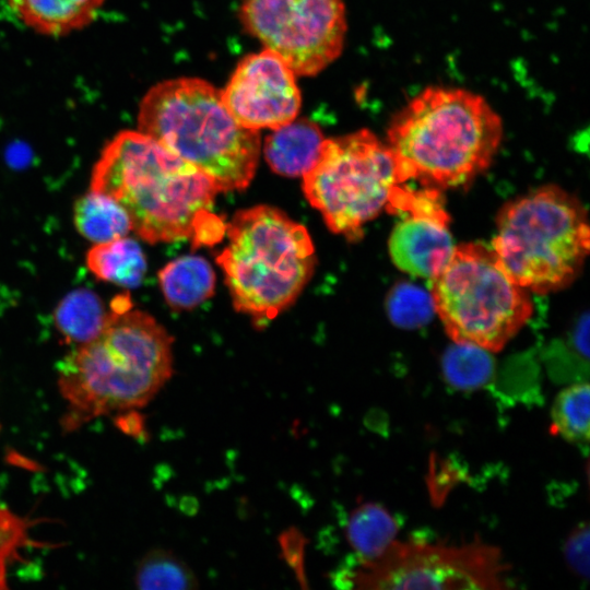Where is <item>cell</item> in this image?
<instances>
[{
    "instance_id": "obj_15",
    "label": "cell",
    "mask_w": 590,
    "mask_h": 590,
    "mask_svg": "<svg viewBox=\"0 0 590 590\" xmlns=\"http://www.w3.org/2000/svg\"><path fill=\"white\" fill-rule=\"evenodd\" d=\"M158 282L172 309L191 310L213 295L215 273L204 258L184 256L160 270Z\"/></svg>"
},
{
    "instance_id": "obj_8",
    "label": "cell",
    "mask_w": 590,
    "mask_h": 590,
    "mask_svg": "<svg viewBox=\"0 0 590 590\" xmlns=\"http://www.w3.org/2000/svg\"><path fill=\"white\" fill-rule=\"evenodd\" d=\"M399 182L394 157L374 132L324 139L312 167L303 175V190L329 229L358 240L363 226L387 209Z\"/></svg>"
},
{
    "instance_id": "obj_14",
    "label": "cell",
    "mask_w": 590,
    "mask_h": 590,
    "mask_svg": "<svg viewBox=\"0 0 590 590\" xmlns=\"http://www.w3.org/2000/svg\"><path fill=\"white\" fill-rule=\"evenodd\" d=\"M323 141V133L317 123L306 118H295L273 129L266 138L264 158L279 175L303 176L315 164Z\"/></svg>"
},
{
    "instance_id": "obj_19",
    "label": "cell",
    "mask_w": 590,
    "mask_h": 590,
    "mask_svg": "<svg viewBox=\"0 0 590 590\" xmlns=\"http://www.w3.org/2000/svg\"><path fill=\"white\" fill-rule=\"evenodd\" d=\"M73 222L76 231L94 244L127 236L132 229L128 213L116 200L92 190L74 202Z\"/></svg>"
},
{
    "instance_id": "obj_16",
    "label": "cell",
    "mask_w": 590,
    "mask_h": 590,
    "mask_svg": "<svg viewBox=\"0 0 590 590\" xmlns=\"http://www.w3.org/2000/svg\"><path fill=\"white\" fill-rule=\"evenodd\" d=\"M86 266L98 280L126 288L139 286L146 272L140 245L127 236L95 244L86 253Z\"/></svg>"
},
{
    "instance_id": "obj_22",
    "label": "cell",
    "mask_w": 590,
    "mask_h": 590,
    "mask_svg": "<svg viewBox=\"0 0 590 590\" xmlns=\"http://www.w3.org/2000/svg\"><path fill=\"white\" fill-rule=\"evenodd\" d=\"M494 362L488 351L472 344L455 343L444 355L447 382L461 390L476 389L491 377Z\"/></svg>"
},
{
    "instance_id": "obj_25",
    "label": "cell",
    "mask_w": 590,
    "mask_h": 590,
    "mask_svg": "<svg viewBox=\"0 0 590 590\" xmlns=\"http://www.w3.org/2000/svg\"><path fill=\"white\" fill-rule=\"evenodd\" d=\"M565 558L573 571L580 577L589 576V526L581 523L573 530L565 542Z\"/></svg>"
},
{
    "instance_id": "obj_20",
    "label": "cell",
    "mask_w": 590,
    "mask_h": 590,
    "mask_svg": "<svg viewBox=\"0 0 590 590\" xmlns=\"http://www.w3.org/2000/svg\"><path fill=\"white\" fill-rule=\"evenodd\" d=\"M589 401L588 382L574 384L560 391L553 404L552 433L574 444H587L589 440Z\"/></svg>"
},
{
    "instance_id": "obj_18",
    "label": "cell",
    "mask_w": 590,
    "mask_h": 590,
    "mask_svg": "<svg viewBox=\"0 0 590 590\" xmlns=\"http://www.w3.org/2000/svg\"><path fill=\"white\" fill-rule=\"evenodd\" d=\"M397 519L381 505L366 503L356 507L345 524V534L356 556L366 562L378 557L394 541Z\"/></svg>"
},
{
    "instance_id": "obj_1",
    "label": "cell",
    "mask_w": 590,
    "mask_h": 590,
    "mask_svg": "<svg viewBox=\"0 0 590 590\" xmlns=\"http://www.w3.org/2000/svg\"><path fill=\"white\" fill-rule=\"evenodd\" d=\"M90 190L116 200L150 244L191 238L211 246L226 231L211 211L219 185L138 129L121 130L103 146Z\"/></svg>"
},
{
    "instance_id": "obj_23",
    "label": "cell",
    "mask_w": 590,
    "mask_h": 590,
    "mask_svg": "<svg viewBox=\"0 0 590 590\" xmlns=\"http://www.w3.org/2000/svg\"><path fill=\"white\" fill-rule=\"evenodd\" d=\"M387 308L391 321L401 328L423 326L435 312L430 293L411 283L393 287L388 296Z\"/></svg>"
},
{
    "instance_id": "obj_2",
    "label": "cell",
    "mask_w": 590,
    "mask_h": 590,
    "mask_svg": "<svg viewBox=\"0 0 590 590\" xmlns=\"http://www.w3.org/2000/svg\"><path fill=\"white\" fill-rule=\"evenodd\" d=\"M67 430L99 416L146 405L173 374V338L121 294L110 303L103 330L74 346L57 366Z\"/></svg>"
},
{
    "instance_id": "obj_24",
    "label": "cell",
    "mask_w": 590,
    "mask_h": 590,
    "mask_svg": "<svg viewBox=\"0 0 590 590\" xmlns=\"http://www.w3.org/2000/svg\"><path fill=\"white\" fill-rule=\"evenodd\" d=\"M306 543V538L295 528L283 531L279 536L281 555L283 556L285 564L293 570L296 580L303 588H307L304 560Z\"/></svg>"
},
{
    "instance_id": "obj_6",
    "label": "cell",
    "mask_w": 590,
    "mask_h": 590,
    "mask_svg": "<svg viewBox=\"0 0 590 590\" xmlns=\"http://www.w3.org/2000/svg\"><path fill=\"white\" fill-rule=\"evenodd\" d=\"M590 248L587 210L560 187L535 188L503 205L492 249L506 274L529 293L570 285Z\"/></svg>"
},
{
    "instance_id": "obj_3",
    "label": "cell",
    "mask_w": 590,
    "mask_h": 590,
    "mask_svg": "<svg viewBox=\"0 0 590 590\" xmlns=\"http://www.w3.org/2000/svg\"><path fill=\"white\" fill-rule=\"evenodd\" d=\"M502 117L482 95L432 85L391 119L387 144L399 182L442 190L469 184L493 162L503 140Z\"/></svg>"
},
{
    "instance_id": "obj_13",
    "label": "cell",
    "mask_w": 590,
    "mask_h": 590,
    "mask_svg": "<svg viewBox=\"0 0 590 590\" xmlns=\"http://www.w3.org/2000/svg\"><path fill=\"white\" fill-rule=\"evenodd\" d=\"M17 21L47 37H64L96 21L107 0H5Z\"/></svg>"
},
{
    "instance_id": "obj_5",
    "label": "cell",
    "mask_w": 590,
    "mask_h": 590,
    "mask_svg": "<svg viewBox=\"0 0 590 590\" xmlns=\"http://www.w3.org/2000/svg\"><path fill=\"white\" fill-rule=\"evenodd\" d=\"M228 244L216 261L237 311L272 320L309 282L316 256L305 226L269 205L238 211L226 225Z\"/></svg>"
},
{
    "instance_id": "obj_17",
    "label": "cell",
    "mask_w": 590,
    "mask_h": 590,
    "mask_svg": "<svg viewBox=\"0 0 590 590\" xmlns=\"http://www.w3.org/2000/svg\"><path fill=\"white\" fill-rule=\"evenodd\" d=\"M108 312L102 298L87 288L68 293L57 305L54 321L67 343L81 345L99 334Z\"/></svg>"
},
{
    "instance_id": "obj_26",
    "label": "cell",
    "mask_w": 590,
    "mask_h": 590,
    "mask_svg": "<svg viewBox=\"0 0 590 590\" xmlns=\"http://www.w3.org/2000/svg\"><path fill=\"white\" fill-rule=\"evenodd\" d=\"M574 346L577 351L582 354L585 357H588L589 346H588V318L581 320L580 324L577 327V330L574 334Z\"/></svg>"
},
{
    "instance_id": "obj_21",
    "label": "cell",
    "mask_w": 590,
    "mask_h": 590,
    "mask_svg": "<svg viewBox=\"0 0 590 590\" xmlns=\"http://www.w3.org/2000/svg\"><path fill=\"white\" fill-rule=\"evenodd\" d=\"M135 583L140 589H194L198 580L190 567L167 550H153L138 564Z\"/></svg>"
},
{
    "instance_id": "obj_10",
    "label": "cell",
    "mask_w": 590,
    "mask_h": 590,
    "mask_svg": "<svg viewBox=\"0 0 590 590\" xmlns=\"http://www.w3.org/2000/svg\"><path fill=\"white\" fill-rule=\"evenodd\" d=\"M241 25L296 75L311 76L342 52L344 0H241Z\"/></svg>"
},
{
    "instance_id": "obj_12",
    "label": "cell",
    "mask_w": 590,
    "mask_h": 590,
    "mask_svg": "<svg viewBox=\"0 0 590 590\" xmlns=\"http://www.w3.org/2000/svg\"><path fill=\"white\" fill-rule=\"evenodd\" d=\"M387 210L405 213L389 237L392 262L405 273L430 279L455 247L441 191L430 188L414 191L401 185Z\"/></svg>"
},
{
    "instance_id": "obj_11",
    "label": "cell",
    "mask_w": 590,
    "mask_h": 590,
    "mask_svg": "<svg viewBox=\"0 0 590 590\" xmlns=\"http://www.w3.org/2000/svg\"><path fill=\"white\" fill-rule=\"evenodd\" d=\"M221 96L240 126L257 131L293 121L302 105L295 72L268 48L238 62Z\"/></svg>"
},
{
    "instance_id": "obj_4",
    "label": "cell",
    "mask_w": 590,
    "mask_h": 590,
    "mask_svg": "<svg viewBox=\"0 0 590 590\" xmlns=\"http://www.w3.org/2000/svg\"><path fill=\"white\" fill-rule=\"evenodd\" d=\"M137 129L210 176L222 192L252 180L259 131L240 126L208 81L180 76L152 85L141 98Z\"/></svg>"
},
{
    "instance_id": "obj_7",
    "label": "cell",
    "mask_w": 590,
    "mask_h": 590,
    "mask_svg": "<svg viewBox=\"0 0 590 590\" xmlns=\"http://www.w3.org/2000/svg\"><path fill=\"white\" fill-rule=\"evenodd\" d=\"M435 312L455 343L502 350L533 314L529 292L502 269L481 243L453 247L430 278Z\"/></svg>"
},
{
    "instance_id": "obj_9",
    "label": "cell",
    "mask_w": 590,
    "mask_h": 590,
    "mask_svg": "<svg viewBox=\"0 0 590 590\" xmlns=\"http://www.w3.org/2000/svg\"><path fill=\"white\" fill-rule=\"evenodd\" d=\"M507 566L498 548L420 540L393 541L378 557L341 568L337 583L356 589H505Z\"/></svg>"
}]
</instances>
